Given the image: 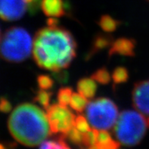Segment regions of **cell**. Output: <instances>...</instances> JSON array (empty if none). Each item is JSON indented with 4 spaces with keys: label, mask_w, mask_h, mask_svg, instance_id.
Segmentation results:
<instances>
[{
    "label": "cell",
    "mask_w": 149,
    "mask_h": 149,
    "mask_svg": "<svg viewBox=\"0 0 149 149\" xmlns=\"http://www.w3.org/2000/svg\"><path fill=\"white\" fill-rule=\"evenodd\" d=\"M77 55V42L70 31L57 26H48L36 32L33 56L38 66L58 73L70 66Z\"/></svg>",
    "instance_id": "1"
},
{
    "label": "cell",
    "mask_w": 149,
    "mask_h": 149,
    "mask_svg": "<svg viewBox=\"0 0 149 149\" xmlns=\"http://www.w3.org/2000/svg\"><path fill=\"white\" fill-rule=\"evenodd\" d=\"M90 126L91 125L88 119H87V117H85L83 115H78L76 117L74 127H76L81 132L85 133V132L90 130Z\"/></svg>",
    "instance_id": "22"
},
{
    "label": "cell",
    "mask_w": 149,
    "mask_h": 149,
    "mask_svg": "<svg viewBox=\"0 0 149 149\" xmlns=\"http://www.w3.org/2000/svg\"><path fill=\"white\" fill-rule=\"evenodd\" d=\"M83 133L79 131L76 127H73L65 136L63 137L64 139L67 138L72 143L78 145V146H83Z\"/></svg>",
    "instance_id": "21"
},
{
    "label": "cell",
    "mask_w": 149,
    "mask_h": 149,
    "mask_svg": "<svg viewBox=\"0 0 149 149\" xmlns=\"http://www.w3.org/2000/svg\"><path fill=\"white\" fill-rule=\"evenodd\" d=\"M33 41L26 29L11 26L0 40V57L11 63L22 62L33 52Z\"/></svg>",
    "instance_id": "4"
},
{
    "label": "cell",
    "mask_w": 149,
    "mask_h": 149,
    "mask_svg": "<svg viewBox=\"0 0 149 149\" xmlns=\"http://www.w3.org/2000/svg\"><path fill=\"white\" fill-rule=\"evenodd\" d=\"M12 106L9 100H8L6 98L2 97L0 98V112L8 113L11 111Z\"/></svg>",
    "instance_id": "24"
},
{
    "label": "cell",
    "mask_w": 149,
    "mask_h": 149,
    "mask_svg": "<svg viewBox=\"0 0 149 149\" xmlns=\"http://www.w3.org/2000/svg\"><path fill=\"white\" fill-rule=\"evenodd\" d=\"M41 8L46 16L60 17L65 15L63 0H42Z\"/></svg>",
    "instance_id": "10"
},
{
    "label": "cell",
    "mask_w": 149,
    "mask_h": 149,
    "mask_svg": "<svg viewBox=\"0 0 149 149\" xmlns=\"http://www.w3.org/2000/svg\"><path fill=\"white\" fill-rule=\"evenodd\" d=\"M8 127L17 142L28 147L41 145L52 134L46 113L30 103L19 104L12 111Z\"/></svg>",
    "instance_id": "2"
},
{
    "label": "cell",
    "mask_w": 149,
    "mask_h": 149,
    "mask_svg": "<svg viewBox=\"0 0 149 149\" xmlns=\"http://www.w3.org/2000/svg\"><path fill=\"white\" fill-rule=\"evenodd\" d=\"M114 85L124 83L129 79V72L124 67H117L113 70L111 75Z\"/></svg>",
    "instance_id": "17"
},
{
    "label": "cell",
    "mask_w": 149,
    "mask_h": 149,
    "mask_svg": "<svg viewBox=\"0 0 149 149\" xmlns=\"http://www.w3.org/2000/svg\"><path fill=\"white\" fill-rule=\"evenodd\" d=\"M148 1H149V0H148Z\"/></svg>",
    "instance_id": "27"
},
{
    "label": "cell",
    "mask_w": 149,
    "mask_h": 149,
    "mask_svg": "<svg viewBox=\"0 0 149 149\" xmlns=\"http://www.w3.org/2000/svg\"><path fill=\"white\" fill-rule=\"evenodd\" d=\"M0 40H1V30H0Z\"/></svg>",
    "instance_id": "25"
},
{
    "label": "cell",
    "mask_w": 149,
    "mask_h": 149,
    "mask_svg": "<svg viewBox=\"0 0 149 149\" xmlns=\"http://www.w3.org/2000/svg\"><path fill=\"white\" fill-rule=\"evenodd\" d=\"M64 139L61 136L58 139L44 141L40 145V149H70Z\"/></svg>",
    "instance_id": "19"
},
{
    "label": "cell",
    "mask_w": 149,
    "mask_h": 149,
    "mask_svg": "<svg viewBox=\"0 0 149 149\" xmlns=\"http://www.w3.org/2000/svg\"><path fill=\"white\" fill-rule=\"evenodd\" d=\"M113 42V39L111 35L102 33L97 34L93 39L92 46H91L90 50L87 55V58H89L90 57L95 55L96 53H98L102 50H104L106 48L111 47Z\"/></svg>",
    "instance_id": "12"
},
{
    "label": "cell",
    "mask_w": 149,
    "mask_h": 149,
    "mask_svg": "<svg viewBox=\"0 0 149 149\" xmlns=\"http://www.w3.org/2000/svg\"><path fill=\"white\" fill-rule=\"evenodd\" d=\"M86 114L92 127L98 130H111L119 117L117 106L108 98H98L89 102Z\"/></svg>",
    "instance_id": "5"
},
{
    "label": "cell",
    "mask_w": 149,
    "mask_h": 149,
    "mask_svg": "<svg viewBox=\"0 0 149 149\" xmlns=\"http://www.w3.org/2000/svg\"><path fill=\"white\" fill-rule=\"evenodd\" d=\"M37 83L40 89L49 90L54 85V81L50 76L46 74H40L37 77Z\"/></svg>",
    "instance_id": "23"
},
{
    "label": "cell",
    "mask_w": 149,
    "mask_h": 149,
    "mask_svg": "<svg viewBox=\"0 0 149 149\" xmlns=\"http://www.w3.org/2000/svg\"><path fill=\"white\" fill-rule=\"evenodd\" d=\"M136 40L132 38H118L112 42L108 52V55L110 57L113 55L133 57L136 55Z\"/></svg>",
    "instance_id": "9"
},
{
    "label": "cell",
    "mask_w": 149,
    "mask_h": 149,
    "mask_svg": "<svg viewBox=\"0 0 149 149\" xmlns=\"http://www.w3.org/2000/svg\"><path fill=\"white\" fill-rule=\"evenodd\" d=\"M73 90L70 87H62L58 92L57 100L61 105L66 106L70 105V102L71 99Z\"/></svg>",
    "instance_id": "20"
},
{
    "label": "cell",
    "mask_w": 149,
    "mask_h": 149,
    "mask_svg": "<svg viewBox=\"0 0 149 149\" xmlns=\"http://www.w3.org/2000/svg\"><path fill=\"white\" fill-rule=\"evenodd\" d=\"M52 96V93L50 91L40 89L36 93L33 98L34 102L40 104L45 109H47L50 105V101Z\"/></svg>",
    "instance_id": "16"
},
{
    "label": "cell",
    "mask_w": 149,
    "mask_h": 149,
    "mask_svg": "<svg viewBox=\"0 0 149 149\" xmlns=\"http://www.w3.org/2000/svg\"><path fill=\"white\" fill-rule=\"evenodd\" d=\"M77 89L79 94L83 95L88 100L93 99L96 94V81L92 77L82 78L77 82Z\"/></svg>",
    "instance_id": "13"
},
{
    "label": "cell",
    "mask_w": 149,
    "mask_h": 149,
    "mask_svg": "<svg viewBox=\"0 0 149 149\" xmlns=\"http://www.w3.org/2000/svg\"><path fill=\"white\" fill-rule=\"evenodd\" d=\"M132 101L136 110L149 119V79L135 84L132 93Z\"/></svg>",
    "instance_id": "8"
},
{
    "label": "cell",
    "mask_w": 149,
    "mask_h": 149,
    "mask_svg": "<svg viewBox=\"0 0 149 149\" xmlns=\"http://www.w3.org/2000/svg\"><path fill=\"white\" fill-rule=\"evenodd\" d=\"M119 146L120 142L113 140L108 130H98L95 144L87 149H118Z\"/></svg>",
    "instance_id": "11"
},
{
    "label": "cell",
    "mask_w": 149,
    "mask_h": 149,
    "mask_svg": "<svg viewBox=\"0 0 149 149\" xmlns=\"http://www.w3.org/2000/svg\"><path fill=\"white\" fill-rule=\"evenodd\" d=\"M94 80L102 85H107L111 79V76L106 68H101L94 72L91 76Z\"/></svg>",
    "instance_id": "18"
},
{
    "label": "cell",
    "mask_w": 149,
    "mask_h": 149,
    "mask_svg": "<svg viewBox=\"0 0 149 149\" xmlns=\"http://www.w3.org/2000/svg\"><path fill=\"white\" fill-rule=\"evenodd\" d=\"M88 104V99L81 94H79V93H73L70 102V106L74 111L78 113H82L86 109Z\"/></svg>",
    "instance_id": "15"
},
{
    "label": "cell",
    "mask_w": 149,
    "mask_h": 149,
    "mask_svg": "<svg viewBox=\"0 0 149 149\" xmlns=\"http://www.w3.org/2000/svg\"><path fill=\"white\" fill-rule=\"evenodd\" d=\"M27 9L26 0H0V18L3 21H17Z\"/></svg>",
    "instance_id": "7"
},
{
    "label": "cell",
    "mask_w": 149,
    "mask_h": 149,
    "mask_svg": "<svg viewBox=\"0 0 149 149\" xmlns=\"http://www.w3.org/2000/svg\"><path fill=\"white\" fill-rule=\"evenodd\" d=\"M149 129V119L137 110H126L117 118L113 133L120 144L126 146L138 145Z\"/></svg>",
    "instance_id": "3"
},
{
    "label": "cell",
    "mask_w": 149,
    "mask_h": 149,
    "mask_svg": "<svg viewBox=\"0 0 149 149\" xmlns=\"http://www.w3.org/2000/svg\"><path fill=\"white\" fill-rule=\"evenodd\" d=\"M45 111L52 134L64 137L74 127L76 116L66 106L53 104Z\"/></svg>",
    "instance_id": "6"
},
{
    "label": "cell",
    "mask_w": 149,
    "mask_h": 149,
    "mask_svg": "<svg viewBox=\"0 0 149 149\" xmlns=\"http://www.w3.org/2000/svg\"><path fill=\"white\" fill-rule=\"evenodd\" d=\"M120 24V22L118 20L108 15H102L98 21V25L105 33H112L115 31Z\"/></svg>",
    "instance_id": "14"
},
{
    "label": "cell",
    "mask_w": 149,
    "mask_h": 149,
    "mask_svg": "<svg viewBox=\"0 0 149 149\" xmlns=\"http://www.w3.org/2000/svg\"><path fill=\"white\" fill-rule=\"evenodd\" d=\"M86 149H87V148H86Z\"/></svg>",
    "instance_id": "26"
}]
</instances>
